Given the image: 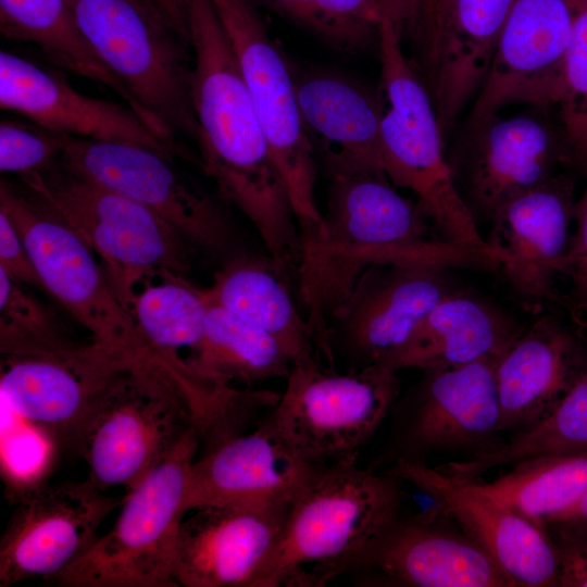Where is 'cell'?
<instances>
[{
	"label": "cell",
	"instance_id": "16",
	"mask_svg": "<svg viewBox=\"0 0 587 587\" xmlns=\"http://www.w3.org/2000/svg\"><path fill=\"white\" fill-rule=\"evenodd\" d=\"M515 0H437L409 36L413 67L446 140L475 100Z\"/></svg>",
	"mask_w": 587,
	"mask_h": 587
},
{
	"label": "cell",
	"instance_id": "20",
	"mask_svg": "<svg viewBox=\"0 0 587 587\" xmlns=\"http://www.w3.org/2000/svg\"><path fill=\"white\" fill-rule=\"evenodd\" d=\"M572 24L569 0H515L470 116L511 104L554 109Z\"/></svg>",
	"mask_w": 587,
	"mask_h": 587
},
{
	"label": "cell",
	"instance_id": "29",
	"mask_svg": "<svg viewBox=\"0 0 587 587\" xmlns=\"http://www.w3.org/2000/svg\"><path fill=\"white\" fill-rule=\"evenodd\" d=\"M273 259L238 257L215 274L207 288L212 301L239 320L267 333L294 364L315 360L316 342Z\"/></svg>",
	"mask_w": 587,
	"mask_h": 587
},
{
	"label": "cell",
	"instance_id": "11",
	"mask_svg": "<svg viewBox=\"0 0 587 587\" xmlns=\"http://www.w3.org/2000/svg\"><path fill=\"white\" fill-rule=\"evenodd\" d=\"M286 379L273 421L316 464L355 460L398 395L396 371L382 365L339 373L313 361L294 364Z\"/></svg>",
	"mask_w": 587,
	"mask_h": 587
},
{
	"label": "cell",
	"instance_id": "27",
	"mask_svg": "<svg viewBox=\"0 0 587 587\" xmlns=\"http://www.w3.org/2000/svg\"><path fill=\"white\" fill-rule=\"evenodd\" d=\"M357 569H373L409 586H513L466 534L451 533L428 522L401 521L399 516L367 549Z\"/></svg>",
	"mask_w": 587,
	"mask_h": 587
},
{
	"label": "cell",
	"instance_id": "5",
	"mask_svg": "<svg viewBox=\"0 0 587 587\" xmlns=\"http://www.w3.org/2000/svg\"><path fill=\"white\" fill-rule=\"evenodd\" d=\"M402 41L392 23L378 27L384 172L394 186L414 192L445 242L496 260L459 195L435 107Z\"/></svg>",
	"mask_w": 587,
	"mask_h": 587
},
{
	"label": "cell",
	"instance_id": "37",
	"mask_svg": "<svg viewBox=\"0 0 587 587\" xmlns=\"http://www.w3.org/2000/svg\"><path fill=\"white\" fill-rule=\"evenodd\" d=\"M68 136L32 122L2 120L0 123V170L22 177L57 166Z\"/></svg>",
	"mask_w": 587,
	"mask_h": 587
},
{
	"label": "cell",
	"instance_id": "22",
	"mask_svg": "<svg viewBox=\"0 0 587 587\" xmlns=\"http://www.w3.org/2000/svg\"><path fill=\"white\" fill-rule=\"evenodd\" d=\"M289 508L207 504L190 510L179 527L174 580L184 587H257Z\"/></svg>",
	"mask_w": 587,
	"mask_h": 587
},
{
	"label": "cell",
	"instance_id": "12",
	"mask_svg": "<svg viewBox=\"0 0 587 587\" xmlns=\"http://www.w3.org/2000/svg\"><path fill=\"white\" fill-rule=\"evenodd\" d=\"M0 211L18 232L45 292L90 333L92 342L137 354L148 352L132 313L112 289L92 250L66 223L3 180Z\"/></svg>",
	"mask_w": 587,
	"mask_h": 587
},
{
	"label": "cell",
	"instance_id": "40",
	"mask_svg": "<svg viewBox=\"0 0 587 587\" xmlns=\"http://www.w3.org/2000/svg\"><path fill=\"white\" fill-rule=\"evenodd\" d=\"M582 174L585 188L575 201L573 240L563 275L570 279L573 303L587 308V166Z\"/></svg>",
	"mask_w": 587,
	"mask_h": 587
},
{
	"label": "cell",
	"instance_id": "31",
	"mask_svg": "<svg viewBox=\"0 0 587 587\" xmlns=\"http://www.w3.org/2000/svg\"><path fill=\"white\" fill-rule=\"evenodd\" d=\"M209 299L202 340L186 360L197 379L225 389L289 375L292 359L276 339Z\"/></svg>",
	"mask_w": 587,
	"mask_h": 587
},
{
	"label": "cell",
	"instance_id": "44",
	"mask_svg": "<svg viewBox=\"0 0 587 587\" xmlns=\"http://www.w3.org/2000/svg\"><path fill=\"white\" fill-rule=\"evenodd\" d=\"M170 17L180 35L190 42L186 0H153Z\"/></svg>",
	"mask_w": 587,
	"mask_h": 587
},
{
	"label": "cell",
	"instance_id": "14",
	"mask_svg": "<svg viewBox=\"0 0 587 587\" xmlns=\"http://www.w3.org/2000/svg\"><path fill=\"white\" fill-rule=\"evenodd\" d=\"M141 355L95 342L40 354L2 355V403L55 445L75 449L107 389Z\"/></svg>",
	"mask_w": 587,
	"mask_h": 587
},
{
	"label": "cell",
	"instance_id": "45",
	"mask_svg": "<svg viewBox=\"0 0 587 587\" xmlns=\"http://www.w3.org/2000/svg\"><path fill=\"white\" fill-rule=\"evenodd\" d=\"M424 0H404L407 23L403 39H408L419 18Z\"/></svg>",
	"mask_w": 587,
	"mask_h": 587
},
{
	"label": "cell",
	"instance_id": "21",
	"mask_svg": "<svg viewBox=\"0 0 587 587\" xmlns=\"http://www.w3.org/2000/svg\"><path fill=\"white\" fill-rule=\"evenodd\" d=\"M574 178L563 172L505 203L488 223L485 241L509 283L534 299L557 300L573 240Z\"/></svg>",
	"mask_w": 587,
	"mask_h": 587
},
{
	"label": "cell",
	"instance_id": "19",
	"mask_svg": "<svg viewBox=\"0 0 587 587\" xmlns=\"http://www.w3.org/2000/svg\"><path fill=\"white\" fill-rule=\"evenodd\" d=\"M324 464L307 460L273 417L247 434L217 440L191 464L185 509L207 504L289 508Z\"/></svg>",
	"mask_w": 587,
	"mask_h": 587
},
{
	"label": "cell",
	"instance_id": "26",
	"mask_svg": "<svg viewBox=\"0 0 587 587\" xmlns=\"http://www.w3.org/2000/svg\"><path fill=\"white\" fill-rule=\"evenodd\" d=\"M498 359L425 372L402 435L407 452L400 458L477 444L500 430Z\"/></svg>",
	"mask_w": 587,
	"mask_h": 587
},
{
	"label": "cell",
	"instance_id": "6",
	"mask_svg": "<svg viewBox=\"0 0 587 587\" xmlns=\"http://www.w3.org/2000/svg\"><path fill=\"white\" fill-rule=\"evenodd\" d=\"M93 51L125 85L157 132L176 148L196 142L191 45L153 0H67Z\"/></svg>",
	"mask_w": 587,
	"mask_h": 587
},
{
	"label": "cell",
	"instance_id": "2",
	"mask_svg": "<svg viewBox=\"0 0 587 587\" xmlns=\"http://www.w3.org/2000/svg\"><path fill=\"white\" fill-rule=\"evenodd\" d=\"M391 261L489 265L485 253L445 242L419 200L399 193L384 173L333 177L326 212L300 237L297 259L299 294L319 341L364 270Z\"/></svg>",
	"mask_w": 587,
	"mask_h": 587
},
{
	"label": "cell",
	"instance_id": "33",
	"mask_svg": "<svg viewBox=\"0 0 587 587\" xmlns=\"http://www.w3.org/2000/svg\"><path fill=\"white\" fill-rule=\"evenodd\" d=\"M480 489L539 527L552 523L587 490V452L545 454L520 461Z\"/></svg>",
	"mask_w": 587,
	"mask_h": 587
},
{
	"label": "cell",
	"instance_id": "1",
	"mask_svg": "<svg viewBox=\"0 0 587 587\" xmlns=\"http://www.w3.org/2000/svg\"><path fill=\"white\" fill-rule=\"evenodd\" d=\"M192 51L190 100L204 172L253 225L285 271L300 230L230 41L210 0H186Z\"/></svg>",
	"mask_w": 587,
	"mask_h": 587
},
{
	"label": "cell",
	"instance_id": "9",
	"mask_svg": "<svg viewBox=\"0 0 587 587\" xmlns=\"http://www.w3.org/2000/svg\"><path fill=\"white\" fill-rule=\"evenodd\" d=\"M284 180L300 236L322 221L315 200L317 159L304 132L295 74L252 0H210Z\"/></svg>",
	"mask_w": 587,
	"mask_h": 587
},
{
	"label": "cell",
	"instance_id": "46",
	"mask_svg": "<svg viewBox=\"0 0 587 587\" xmlns=\"http://www.w3.org/2000/svg\"><path fill=\"white\" fill-rule=\"evenodd\" d=\"M436 2H437V0H424L421 12H420V15H419V18L416 21V24L420 22L421 18H423L433 9V7L435 5ZM416 24H415V26H416Z\"/></svg>",
	"mask_w": 587,
	"mask_h": 587
},
{
	"label": "cell",
	"instance_id": "24",
	"mask_svg": "<svg viewBox=\"0 0 587 587\" xmlns=\"http://www.w3.org/2000/svg\"><path fill=\"white\" fill-rule=\"evenodd\" d=\"M295 88L304 132L330 178L385 174L378 92L326 68L295 74Z\"/></svg>",
	"mask_w": 587,
	"mask_h": 587
},
{
	"label": "cell",
	"instance_id": "39",
	"mask_svg": "<svg viewBox=\"0 0 587 587\" xmlns=\"http://www.w3.org/2000/svg\"><path fill=\"white\" fill-rule=\"evenodd\" d=\"M319 9L330 18L347 26L378 32L385 22H391L403 38L407 12L404 0H314Z\"/></svg>",
	"mask_w": 587,
	"mask_h": 587
},
{
	"label": "cell",
	"instance_id": "42",
	"mask_svg": "<svg viewBox=\"0 0 587 587\" xmlns=\"http://www.w3.org/2000/svg\"><path fill=\"white\" fill-rule=\"evenodd\" d=\"M559 553V586L587 587V542L585 539H565Z\"/></svg>",
	"mask_w": 587,
	"mask_h": 587
},
{
	"label": "cell",
	"instance_id": "41",
	"mask_svg": "<svg viewBox=\"0 0 587 587\" xmlns=\"http://www.w3.org/2000/svg\"><path fill=\"white\" fill-rule=\"evenodd\" d=\"M0 270L22 285L45 291L18 232L2 211H0Z\"/></svg>",
	"mask_w": 587,
	"mask_h": 587
},
{
	"label": "cell",
	"instance_id": "36",
	"mask_svg": "<svg viewBox=\"0 0 587 587\" xmlns=\"http://www.w3.org/2000/svg\"><path fill=\"white\" fill-rule=\"evenodd\" d=\"M74 347L48 310L0 270L1 355H29Z\"/></svg>",
	"mask_w": 587,
	"mask_h": 587
},
{
	"label": "cell",
	"instance_id": "18",
	"mask_svg": "<svg viewBox=\"0 0 587 587\" xmlns=\"http://www.w3.org/2000/svg\"><path fill=\"white\" fill-rule=\"evenodd\" d=\"M427 494L509 577L513 586H559L560 553L539 527L479 488L421 460L399 458L389 471Z\"/></svg>",
	"mask_w": 587,
	"mask_h": 587
},
{
	"label": "cell",
	"instance_id": "7",
	"mask_svg": "<svg viewBox=\"0 0 587 587\" xmlns=\"http://www.w3.org/2000/svg\"><path fill=\"white\" fill-rule=\"evenodd\" d=\"M22 178L37 201L101 258L112 289L128 311L137 284L188 268L193 248L172 225L134 200L72 173L61 162Z\"/></svg>",
	"mask_w": 587,
	"mask_h": 587
},
{
	"label": "cell",
	"instance_id": "35",
	"mask_svg": "<svg viewBox=\"0 0 587 587\" xmlns=\"http://www.w3.org/2000/svg\"><path fill=\"white\" fill-rule=\"evenodd\" d=\"M572 34L564 57L557 118L575 170L587 166V0H569Z\"/></svg>",
	"mask_w": 587,
	"mask_h": 587
},
{
	"label": "cell",
	"instance_id": "17",
	"mask_svg": "<svg viewBox=\"0 0 587 587\" xmlns=\"http://www.w3.org/2000/svg\"><path fill=\"white\" fill-rule=\"evenodd\" d=\"M123 501L89 479L25 488L1 536L0 587L61 573L90 548Z\"/></svg>",
	"mask_w": 587,
	"mask_h": 587
},
{
	"label": "cell",
	"instance_id": "32",
	"mask_svg": "<svg viewBox=\"0 0 587 587\" xmlns=\"http://www.w3.org/2000/svg\"><path fill=\"white\" fill-rule=\"evenodd\" d=\"M161 277L158 284L145 283L129 311L146 349L193 380L179 351L193 352L202 340L210 304L208 291L192 286L180 274L167 272Z\"/></svg>",
	"mask_w": 587,
	"mask_h": 587
},
{
	"label": "cell",
	"instance_id": "25",
	"mask_svg": "<svg viewBox=\"0 0 587 587\" xmlns=\"http://www.w3.org/2000/svg\"><path fill=\"white\" fill-rule=\"evenodd\" d=\"M587 369L582 336L563 320L542 315L496 363L500 429H527L547 416Z\"/></svg>",
	"mask_w": 587,
	"mask_h": 587
},
{
	"label": "cell",
	"instance_id": "13",
	"mask_svg": "<svg viewBox=\"0 0 587 587\" xmlns=\"http://www.w3.org/2000/svg\"><path fill=\"white\" fill-rule=\"evenodd\" d=\"M61 164L146 207L196 250L222 257L233 246V229L223 209L155 150L124 141L68 137Z\"/></svg>",
	"mask_w": 587,
	"mask_h": 587
},
{
	"label": "cell",
	"instance_id": "10",
	"mask_svg": "<svg viewBox=\"0 0 587 587\" xmlns=\"http://www.w3.org/2000/svg\"><path fill=\"white\" fill-rule=\"evenodd\" d=\"M447 159L478 227L488 225L510 199L575 170L559 122L538 108L509 116H469Z\"/></svg>",
	"mask_w": 587,
	"mask_h": 587
},
{
	"label": "cell",
	"instance_id": "38",
	"mask_svg": "<svg viewBox=\"0 0 587 587\" xmlns=\"http://www.w3.org/2000/svg\"><path fill=\"white\" fill-rule=\"evenodd\" d=\"M262 3L296 25L342 51H358L378 45V32L357 29L341 24L325 13L314 0H252Z\"/></svg>",
	"mask_w": 587,
	"mask_h": 587
},
{
	"label": "cell",
	"instance_id": "8",
	"mask_svg": "<svg viewBox=\"0 0 587 587\" xmlns=\"http://www.w3.org/2000/svg\"><path fill=\"white\" fill-rule=\"evenodd\" d=\"M200 432H191L122 503L113 527L45 583L59 587H178L174 562L191 464Z\"/></svg>",
	"mask_w": 587,
	"mask_h": 587
},
{
	"label": "cell",
	"instance_id": "43",
	"mask_svg": "<svg viewBox=\"0 0 587 587\" xmlns=\"http://www.w3.org/2000/svg\"><path fill=\"white\" fill-rule=\"evenodd\" d=\"M552 523L561 527L564 539H587V490L574 508Z\"/></svg>",
	"mask_w": 587,
	"mask_h": 587
},
{
	"label": "cell",
	"instance_id": "3",
	"mask_svg": "<svg viewBox=\"0 0 587 587\" xmlns=\"http://www.w3.org/2000/svg\"><path fill=\"white\" fill-rule=\"evenodd\" d=\"M400 482L355 460L322 465L291 503L257 587H317L355 570L398 517Z\"/></svg>",
	"mask_w": 587,
	"mask_h": 587
},
{
	"label": "cell",
	"instance_id": "34",
	"mask_svg": "<svg viewBox=\"0 0 587 587\" xmlns=\"http://www.w3.org/2000/svg\"><path fill=\"white\" fill-rule=\"evenodd\" d=\"M587 452V369L555 408L532 427L500 448L474 459L451 462L442 469L448 474L475 480L485 472L502 465L545 454Z\"/></svg>",
	"mask_w": 587,
	"mask_h": 587
},
{
	"label": "cell",
	"instance_id": "4",
	"mask_svg": "<svg viewBox=\"0 0 587 587\" xmlns=\"http://www.w3.org/2000/svg\"><path fill=\"white\" fill-rule=\"evenodd\" d=\"M204 397L159 355L135 360L112 382L78 438L75 451L88 479L101 490H133L191 432L201 433L210 413Z\"/></svg>",
	"mask_w": 587,
	"mask_h": 587
},
{
	"label": "cell",
	"instance_id": "15",
	"mask_svg": "<svg viewBox=\"0 0 587 587\" xmlns=\"http://www.w3.org/2000/svg\"><path fill=\"white\" fill-rule=\"evenodd\" d=\"M449 268L414 261L367 266L332 317V349L335 345L339 348L350 370L371 365L389 369L420 321L460 288Z\"/></svg>",
	"mask_w": 587,
	"mask_h": 587
},
{
	"label": "cell",
	"instance_id": "30",
	"mask_svg": "<svg viewBox=\"0 0 587 587\" xmlns=\"http://www.w3.org/2000/svg\"><path fill=\"white\" fill-rule=\"evenodd\" d=\"M0 32L34 43L58 67L110 88L157 133L125 85L88 43L67 0H0Z\"/></svg>",
	"mask_w": 587,
	"mask_h": 587
},
{
	"label": "cell",
	"instance_id": "23",
	"mask_svg": "<svg viewBox=\"0 0 587 587\" xmlns=\"http://www.w3.org/2000/svg\"><path fill=\"white\" fill-rule=\"evenodd\" d=\"M0 107L64 136L130 142L167 158L177 152L130 107L86 96L63 77L4 50Z\"/></svg>",
	"mask_w": 587,
	"mask_h": 587
},
{
	"label": "cell",
	"instance_id": "28",
	"mask_svg": "<svg viewBox=\"0 0 587 587\" xmlns=\"http://www.w3.org/2000/svg\"><path fill=\"white\" fill-rule=\"evenodd\" d=\"M524 329L499 305L460 287L420 321L389 369L426 372L500 358Z\"/></svg>",
	"mask_w": 587,
	"mask_h": 587
}]
</instances>
